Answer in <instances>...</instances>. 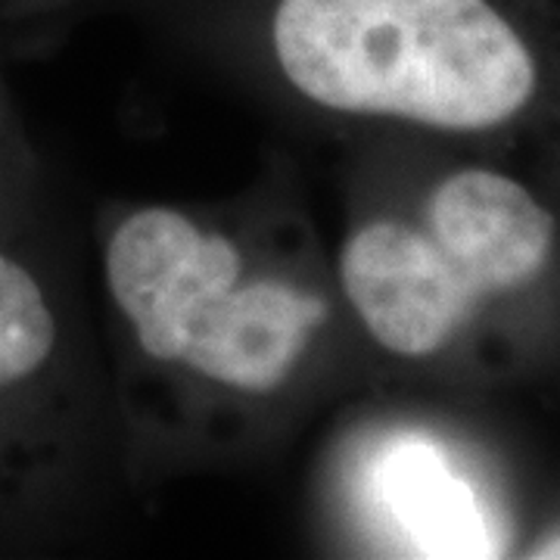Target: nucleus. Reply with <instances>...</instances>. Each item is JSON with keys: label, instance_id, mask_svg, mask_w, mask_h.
I'll list each match as a JSON object with an SVG mask.
<instances>
[{"label": "nucleus", "instance_id": "nucleus-4", "mask_svg": "<svg viewBox=\"0 0 560 560\" xmlns=\"http://www.w3.org/2000/svg\"><path fill=\"white\" fill-rule=\"evenodd\" d=\"M427 224L480 296L539 278L555 243L548 209L517 180L486 168L442 180L427 206Z\"/></svg>", "mask_w": 560, "mask_h": 560}, {"label": "nucleus", "instance_id": "nucleus-3", "mask_svg": "<svg viewBox=\"0 0 560 560\" xmlns=\"http://www.w3.org/2000/svg\"><path fill=\"white\" fill-rule=\"evenodd\" d=\"M346 296L371 337L396 355H430L460 327L480 293L433 234L374 221L342 246Z\"/></svg>", "mask_w": 560, "mask_h": 560}, {"label": "nucleus", "instance_id": "nucleus-1", "mask_svg": "<svg viewBox=\"0 0 560 560\" xmlns=\"http://www.w3.org/2000/svg\"><path fill=\"white\" fill-rule=\"evenodd\" d=\"M275 50L308 101L436 128L511 119L536 66L486 0H280Z\"/></svg>", "mask_w": 560, "mask_h": 560}, {"label": "nucleus", "instance_id": "nucleus-7", "mask_svg": "<svg viewBox=\"0 0 560 560\" xmlns=\"http://www.w3.org/2000/svg\"><path fill=\"white\" fill-rule=\"evenodd\" d=\"M57 349V318L35 275L0 253V393L35 381Z\"/></svg>", "mask_w": 560, "mask_h": 560}, {"label": "nucleus", "instance_id": "nucleus-5", "mask_svg": "<svg viewBox=\"0 0 560 560\" xmlns=\"http://www.w3.org/2000/svg\"><path fill=\"white\" fill-rule=\"evenodd\" d=\"M327 302L283 280H253L190 318L180 361L246 393H271L302 355Z\"/></svg>", "mask_w": 560, "mask_h": 560}, {"label": "nucleus", "instance_id": "nucleus-8", "mask_svg": "<svg viewBox=\"0 0 560 560\" xmlns=\"http://www.w3.org/2000/svg\"><path fill=\"white\" fill-rule=\"evenodd\" d=\"M533 558L539 560H560V536H555V539H548L545 545H539L536 551H533Z\"/></svg>", "mask_w": 560, "mask_h": 560}, {"label": "nucleus", "instance_id": "nucleus-6", "mask_svg": "<svg viewBox=\"0 0 560 560\" xmlns=\"http://www.w3.org/2000/svg\"><path fill=\"white\" fill-rule=\"evenodd\" d=\"M377 492L401 533L427 558L499 555L470 482L448 467L440 448L399 442L377 464Z\"/></svg>", "mask_w": 560, "mask_h": 560}, {"label": "nucleus", "instance_id": "nucleus-2", "mask_svg": "<svg viewBox=\"0 0 560 560\" xmlns=\"http://www.w3.org/2000/svg\"><path fill=\"white\" fill-rule=\"evenodd\" d=\"M241 253L221 234L172 209H143L121 224L106 249V283L135 324L140 346L162 361H178L190 318L209 300L237 287Z\"/></svg>", "mask_w": 560, "mask_h": 560}]
</instances>
